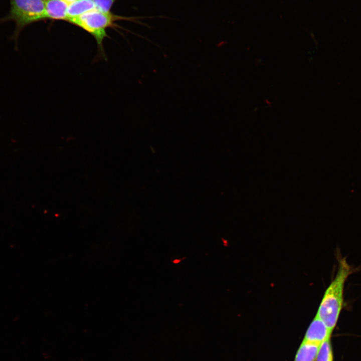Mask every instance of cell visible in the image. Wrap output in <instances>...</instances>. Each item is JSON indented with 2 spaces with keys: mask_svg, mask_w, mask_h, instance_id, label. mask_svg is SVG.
Returning a JSON list of instances; mask_svg holds the SVG:
<instances>
[{
  "mask_svg": "<svg viewBox=\"0 0 361 361\" xmlns=\"http://www.w3.org/2000/svg\"><path fill=\"white\" fill-rule=\"evenodd\" d=\"M315 361H333L330 338L320 344Z\"/></svg>",
  "mask_w": 361,
  "mask_h": 361,
  "instance_id": "ba28073f",
  "label": "cell"
},
{
  "mask_svg": "<svg viewBox=\"0 0 361 361\" xmlns=\"http://www.w3.org/2000/svg\"><path fill=\"white\" fill-rule=\"evenodd\" d=\"M95 9L96 7L92 0H76L68 5L66 21Z\"/></svg>",
  "mask_w": 361,
  "mask_h": 361,
  "instance_id": "8992f818",
  "label": "cell"
},
{
  "mask_svg": "<svg viewBox=\"0 0 361 361\" xmlns=\"http://www.w3.org/2000/svg\"><path fill=\"white\" fill-rule=\"evenodd\" d=\"M46 19L67 20L68 7L64 0H44Z\"/></svg>",
  "mask_w": 361,
  "mask_h": 361,
  "instance_id": "5b68a950",
  "label": "cell"
},
{
  "mask_svg": "<svg viewBox=\"0 0 361 361\" xmlns=\"http://www.w3.org/2000/svg\"><path fill=\"white\" fill-rule=\"evenodd\" d=\"M332 331L315 315L306 331L303 341L320 345L325 340L330 338Z\"/></svg>",
  "mask_w": 361,
  "mask_h": 361,
  "instance_id": "277c9868",
  "label": "cell"
},
{
  "mask_svg": "<svg viewBox=\"0 0 361 361\" xmlns=\"http://www.w3.org/2000/svg\"><path fill=\"white\" fill-rule=\"evenodd\" d=\"M352 271L346 258L338 260L336 275L325 291L316 314L332 331L342 308L345 282Z\"/></svg>",
  "mask_w": 361,
  "mask_h": 361,
  "instance_id": "6da1fadb",
  "label": "cell"
},
{
  "mask_svg": "<svg viewBox=\"0 0 361 361\" xmlns=\"http://www.w3.org/2000/svg\"><path fill=\"white\" fill-rule=\"evenodd\" d=\"M96 9L104 13H110V10L116 0H92Z\"/></svg>",
  "mask_w": 361,
  "mask_h": 361,
  "instance_id": "9c48e42d",
  "label": "cell"
},
{
  "mask_svg": "<svg viewBox=\"0 0 361 361\" xmlns=\"http://www.w3.org/2000/svg\"><path fill=\"white\" fill-rule=\"evenodd\" d=\"M186 258H187V257H183V258H182V259H174V260H171V262L173 263V264H178V263H180L182 260L185 259Z\"/></svg>",
  "mask_w": 361,
  "mask_h": 361,
  "instance_id": "30bf717a",
  "label": "cell"
},
{
  "mask_svg": "<svg viewBox=\"0 0 361 361\" xmlns=\"http://www.w3.org/2000/svg\"><path fill=\"white\" fill-rule=\"evenodd\" d=\"M141 18V17H140ZM138 18H123L95 9L78 17L69 19L68 22L75 25L90 33L95 39L97 45V57L106 60L107 57L103 47V40L108 36L106 29L113 26L117 19L135 20Z\"/></svg>",
  "mask_w": 361,
  "mask_h": 361,
  "instance_id": "3957f363",
  "label": "cell"
},
{
  "mask_svg": "<svg viewBox=\"0 0 361 361\" xmlns=\"http://www.w3.org/2000/svg\"><path fill=\"white\" fill-rule=\"evenodd\" d=\"M8 14L0 18V24L13 21L15 24L9 40L18 51V39L21 32L29 25L46 19L44 0H10Z\"/></svg>",
  "mask_w": 361,
  "mask_h": 361,
  "instance_id": "7a4b0ae2",
  "label": "cell"
},
{
  "mask_svg": "<svg viewBox=\"0 0 361 361\" xmlns=\"http://www.w3.org/2000/svg\"><path fill=\"white\" fill-rule=\"evenodd\" d=\"M320 345L302 341L298 349L294 361H315Z\"/></svg>",
  "mask_w": 361,
  "mask_h": 361,
  "instance_id": "52a82bcc",
  "label": "cell"
}]
</instances>
